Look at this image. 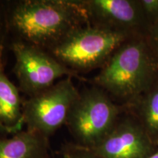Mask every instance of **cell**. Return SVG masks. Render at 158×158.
I'll list each match as a JSON object with an SVG mask.
<instances>
[{
	"label": "cell",
	"instance_id": "obj_1",
	"mask_svg": "<svg viewBox=\"0 0 158 158\" xmlns=\"http://www.w3.org/2000/svg\"><path fill=\"white\" fill-rule=\"evenodd\" d=\"M8 23L22 41L50 48L90 21L83 0H24L11 9Z\"/></svg>",
	"mask_w": 158,
	"mask_h": 158
},
{
	"label": "cell",
	"instance_id": "obj_2",
	"mask_svg": "<svg viewBox=\"0 0 158 158\" xmlns=\"http://www.w3.org/2000/svg\"><path fill=\"white\" fill-rule=\"evenodd\" d=\"M158 74V60L146 37L125 41L92 78V84L125 107L147 89Z\"/></svg>",
	"mask_w": 158,
	"mask_h": 158
},
{
	"label": "cell",
	"instance_id": "obj_3",
	"mask_svg": "<svg viewBox=\"0 0 158 158\" xmlns=\"http://www.w3.org/2000/svg\"><path fill=\"white\" fill-rule=\"evenodd\" d=\"M132 37L89 23L70 31L49 49L52 56L78 73L101 68L116 49Z\"/></svg>",
	"mask_w": 158,
	"mask_h": 158
},
{
	"label": "cell",
	"instance_id": "obj_4",
	"mask_svg": "<svg viewBox=\"0 0 158 158\" xmlns=\"http://www.w3.org/2000/svg\"><path fill=\"white\" fill-rule=\"evenodd\" d=\"M124 111L106 92L92 85L80 92L66 125L75 144L92 149L110 133Z\"/></svg>",
	"mask_w": 158,
	"mask_h": 158
},
{
	"label": "cell",
	"instance_id": "obj_5",
	"mask_svg": "<svg viewBox=\"0 0 158 158\" xmlns=\"http://www.w3.org/2000/svg\"><path fill=\"white\" fill-rule=\"evenodd\" d=\"M72 78H62L23 102V114L27 130L48 139L66 124L71 108L80 94Z\"/></svg>",
	"mask_w": 158,
	"mask_h": 158
},
{
	"label": "cell",
	"instance_id": "obj_6",
	"mask_svg": "<svg viewBox=\"0 0 158 158\" xmlns=\"http://www.w3.org/2000/svg\"><path fill=\"white\" fill-rule=\"evenodd\" d=\"M12 51L15 59L14 73L19 89L29 97L51 87L57 79L78 76L37 45L19 40L13 43Z\"/></svg>",
	"mask_w": 158,
	"mask_h": 158
},
{
	"label": "cell",
	"instance_id": "obj_7",
	"mask_svg": "<svg viewBox=\"0 0 158 158\" xmlns=\"http://www.w3.org/2000/svg\"><path fill=\"white\" fill-rule=\"evenodd\" d=\"M157 148L137 118L124 110L110 133L88 149L100 158H147Z\"/></svg>",
	"mask_w": 158,
	"mask_h": 158
},
{
	"label": "cell",
	"instance_id": "obj_8",
	"mask_svg": "<svg viewBox=\"0 0 158 158\" xmlns=\"http://www.w3.org/2000/svg\"><path fill=\"white\" fill-rule=\"evenodd\" d=\"M91 24L132 37H147V23L138 0H83Z\"/></svg>",
	"mask_w": 158,
	"mask_h": 158
},
{
	"label": "cell",
	"instance_id": "obj_9",
	"mask_svg": "<svg viewBox=\"0 0 158 158\" xmlns=\"http://www.w3.org/2000/svg\"><path fill=\"white\" fill-rule=\"evenodd\" d=\"M19 89L0 68V133H16L24 124Z\"/></svg>",
	"mask_w": 158,
	"mask_h": 158
},
{
	"label": "cell",
	"instance_id": "obj_10",
	"mask_svg": "<svg viewBox=\"0 0 158 158\" xmlns=\"http://www.w3.org/2000/svg\"><path fill=\"white\" fill-rule=\"evenodd\" d=\"M124 109L137 118L158 147V74L149 86Z\"/></svg>",
	"mask_w": 158,
	"mask_h": 158
},
{
	"label": "cell",
	"instance_id": "obj_11",
	"mask_svg": "<svg viewBox=\"0 0 158 158\" xmlns=\"http://www.w3.org/2000/svg\"><path fill=\"white\" fill-rule=\"evenodd\" d=\"M48 139L21 130L10 138L0 137V158H40L48 153Z\"/></svg>",
	"mask_w": 158,
	"mask_h": 158
},
{
	"label": "cell",
	"instance_id": "obj_12",
	"mask_svg": "<svg viewBox=\"0 0 158 158\" xmlns=\"http://www.w3.org/2000/svg\"><path fill=\"white\" fill-rule=\"evenodd\" d=\"M138 2L149 29L158 21V0H138Z\"/></svg>",
	"mask_w": 158,
	"mask_h": 158
},
{
	"label": "cell",
	"instance_id": "obj_13",
	"mask_svg": "<svg viewBox=\"0 0 158 158\" xmlns=\"http://www.w3.org/2000/svg\"><path fill=\"white\" fill-rule=\"evenodd\" d=\"M61 158H100L89 149L76 144H68L64 147Z\"/></svg>",
	"mask_w": 158,
	"mask_h": 158
},
{
	"label": "cell",
	"instance_id": "obj_14",
	"mask_svg": "<svg viewBox=\"0 0 158 158\" xmlns=\"http://www.w3.org/2000/svg\"><path fill=\"white\" fill-rule=\"evenodd\" d=\"M146 38L150 48L158 60V21L149 29Z\"/></svg>",
	"mask_w": 158,
	"mask_h": 158
},
{
	"label": "cell",
	"instance_id": "obj_15",
	"mask_svg": "<svg viewBox=\"0 0 158 158\" xmlns=\"http://www.w3.org/2000/svg\"><path fill=\"white\" fill-rule=\"evenodd\" d=\"M147 158H158V148L152 154V155H150L149 157Z\"/></svg>",
	"mask_w": 158,
	"mask_h": 158
},
{
	"label": "cell",
	"instance_id": "obj_16",
	"mask_svg": "<svg viewBox=\"0 0 158 158\" xmlns=\"http://www.w3.org/2000/svg\"><path fill=\"white\" fill-rule=\"evenodd\" d=\"M40 158H50V157H49V156H48V154L47 153V154H45V155H43V157H41Z\"/></svg>",
	"mask_w": 158,
	"mask_h": 158
}]
</instances>
